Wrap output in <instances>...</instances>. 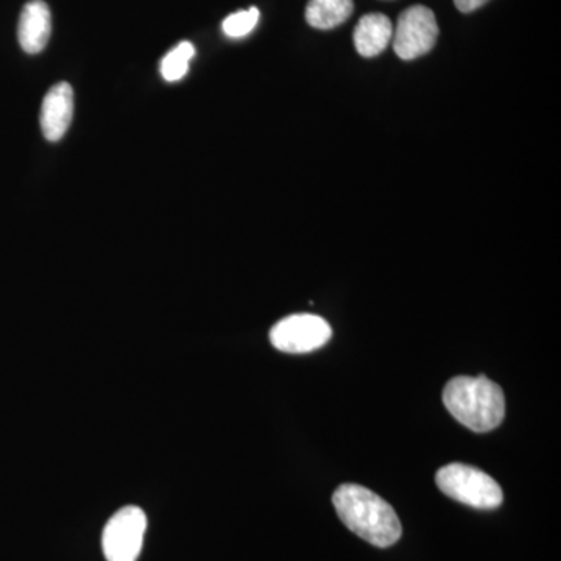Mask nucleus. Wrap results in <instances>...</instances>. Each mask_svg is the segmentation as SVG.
Listing matches in <instances>:
<instances>
[{
	"mask_svg": "<svg viewBox=\"0 0 561 561\" xmlns=\"http://www.w3.org/2000/svg\"><path fill=\"white\" fill-rule=\"evenodd\" d=\"M332 504L339 518L362 540L389 548L400 540L402 527L389 502L356 483H343L335 490Z\"/></svg>",
	"mask_w": 561,
	"mask_h": 561,
	"instance_id": "obj_1",
	"label": "nucleus"
},
{
	"mask_svg": "<svg viewBox=\"0 0 561 561\" xmlns=\"http://www.w3.org/2000/svg\"><path fill=\"white\" fill-rule=\"evenodd\" d=\"M443 402L454 419L481 434L496 430L505 416L504 391L485 375L451 379L443 390Z\"/></svg>",
	"mask_w": 561,
	"mask_h": 561,
	"instance_id": "obj_2",
	"label": "nucleus"
},
{
	"mask_svg": "<svg viewBox=\"0 0 561 561\" xmlns=\"http://www.w3.org/2000/svg\"><path fill=\"white\" fill-rule=\"evenodd\" d=\"M435 482L446 496L479 511H493L504 501L500 483L470 465H446L437 471Z\"/></svg>",
	"mask_w": 561,
	"mask_h": 561,
	"instance_id": "obj_3",
	"label": "nucleus"
},
{
	"mask_svg": "<svg viewBox=\"0 0 561 561\" xmlns=\"http://www.w3.org/2000/svg\"><path fill=\"white\" fill-rule=\"evenodd\" d=\"M147 529L146 513L127 505L111 516L102 534V548L108 561H136Z\"/></svg>",
	"mask_w": 561,
	"mask_h": 561,
	"instance_id": "obj_4",
	"label": "nucleus"
},
{
	"mask_svg": "<svg viewBox=\"0 0 561 561\" xmlns=\"http://www.w3.org/2000/svg\"><path fill=\"white\" fill-rule=\"evenodd\" d=\"M331 324L313 313H295L279 320L271 331V342L283 353L302 354L331 341Z\"/></svg>",
	"mask_w": 561,
	"mask_h": 561,
	"instance_id": "obj_5",
	"label": "nucleus"
},
{
	"mask_svg": "<svg viewBox=\"0 0 561 561\" xmlns=\"http://www.w3.org/2000/svg\"><path fill=\"white\" fill-rule=\"evenodd\" d=\"M438 38V24L434 11L413 5L402 11L393 35L394 54L401 60H415L434 49Z\"/></svg>",
	"mask_w": 561,
	"mask_h": 561,
	"instance_id": "obj_6",
	"label": "nucleus"
},
{
	"mask_svg": "<svg viewBox=\"0 0 561 561\" xmlns=\"http://www.w3.org/2000/svg\"><path fill=\"white\" fill-rule=\"evenodd\" d=\"M73 117V91L69 83L51 87L41 105V130L44 138L57 142L68 133Z\"/></svg>",
	"mask_w": 561,
	"mask_h": 561,
	"instance_id": "obj_7",
	"label": "nucleus"
},
{
	"mask_svg": "<svg viewBox=\"0 0 561 561\" xmlns=\"http://www.w3.org/2000/svg\"><path fill=\"white\" fill-rule=\"evenodd\" d=\"M51 33V14L44 0H32L22 9L18 39L22 50L36 55L46 49Z\"/></svg>",
	"mask_w": 561,
	"mask_h": 561,
	"instance_id": "obj_8",
	"label": "nucleus"
},
{
	"mask_svg": "<svg viewBox=\"0 0 561 561\" xmlns=\"http://www.w3.org/2000/svg\"><path fill=\"white\" fill-rule=\"evenodd\" d=\"M391 38H393V25L386 14H365L354 28V46L365 58L378 57L382 54Z\"/></svg>",
	"mask_w": 561,
	"mask_h": 561,
	"instance_id": "obj_9",
	"label": "nucleus"
},
{
	"mask_svg": "<svg viewBox=\"0 0 561 561\" xmlns=\"http://www.w3.org/2000/svg\"><path fill=\"white\" fill-rule=\"evenodd\" d=\"M353 11V0H309L305 16L311 27L331 31L348 20Z\"/></svg>",
	"mask_w": 561,
	"mask_h": 561,
	"instance_id": "obj_10",
	"label": "nucleus"
},
{
	"mask_svg": "<svg viewBox=\"0 0 561 561\" xmlns=\"http://www.w3.org/2000/svg\"><path fill=\"white\" fill-rule=\"evenodd\" d=\"M195 55V47L187 41L180 43L175 49L169 51L161 61V76L162 79L171 81H179L183 79L190 69V62Z\"/></svg>",
	"mask_w": 561,
	"mask_h": 561,
	"instance_id": "obj_11",
	"label": "nucleus"
},
{
	"mask_svg": "<svg viewBox=\"0 0 561 561\" xmlns=\"http://www.w3.org/2000/svg\"><path fill=\"white\" fill-rule=\"evenodd\" d=\"M257 21H260V10L256 7H251L250 10L230 14L221 24V28H224L225 35L230 36V38H243V36L254 31Z\"/></svg>",
	"mask_w": 561,
	"mask_h": 561,
	"instance_id": "obj_12",
	"label": "nucleus"
},
{
	"mask_svg": "<svg viewBox=\"0 0 561 561\" xmlns=\"http://www.w3.org/2000/svg\"><path fill=\"white\" fill-rule=\"evenodd\" d=\"M489 0H454V5L461 11V13H471V11L481 9Z\"/></svg>",
	"mask_w": 561,
	"mask_h": 561,
	"instance_id": "obj_13",
	"label": "nucleus"
}]
</instances>
